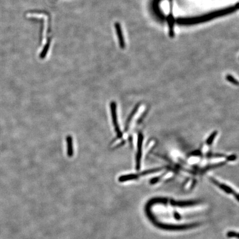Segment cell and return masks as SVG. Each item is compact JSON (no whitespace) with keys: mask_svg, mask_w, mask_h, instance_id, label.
I'll return each mask as SVG.
<instances>
[{"mask_svg":"<svg viewBox=\"0 0 239 239\" xmlns=\"http://www.w3.org/2000/svg\"><path fill=\"white\" fill-rule=\"evenodd\" d=\"M238 3L236 5H233L231 7H229L227 8L216 11L215 12H211L209 14L203 15L202 16L189 18H178L177 19V23L181 25H192L208 21H210L213 18L222 16L227 15L230 13L233 12L238 9Z\"/></svg>","mask_w":239,"mask_h":239,"instance_id":"cell-1","label":"cell"},{"mask_svg":"<svg viewBox=\"0 0 239 239\" xmlns=\"http://www.w3.org/2000/svg\"><path fill=\"white\" fill-rule=\"evenodd\" d=\"M110 108L112 114L113 122L114 125L115 130L116 132L117 138H121L122 137V133L120 130L118 121H117V106L116 103L115 102H112L110 103Z\"/></svg>","mask_w":239,"mask_h":239,"instance_id":"cell-2","label":"cell"},{"mask_svg":"<svg viewBox=\"0 0 239 239\" xmlns=\"http://www.w3.org/2000/svg\"><path fill=\"white\" fill-rule=\"evenodd\" d=\"M143 141H144V135L141 132H140L138 133V135L137 147V152L136 155V169L137 171H139L141 168Z\"/></svg>","mask_w":239,"mask_h":239,"instance_id":"cell-3","label":"cell"},{"mask_svg":"<svg viewBox=\"0 0 239 239\" xmlns=\"http://www.w3.org/2000/svg\"><path fill=\"white\" fill-rule=\"evenodd\" d=\"M170 4V13L168 17V24L169 27V36L170 38L174 37V18L173 15V0H169Z\"/></svg>","mask_w":239,"mask_h":239,"instance_id":"cell-4","label":"cell"},{"mask_svg":"<svg viewBox=\"0 0 239 239\" xmlns=\"http://www.w3.org/2000/svg\"><path fill=\"white\" fill-rule=\"evenodd\" d=\"M210 180L211 181L212 183H213L215 185H217L220 189L223 190L224 191H225L226 193H227L228 194H233V195H234L236 197V200H238V198H239L238 194L234 191L231 188L229 187V186H227V185H226L225 184L221 183L220 182H219L218 180H217L216 179H215V178H214L213 177H210Z\"/></svg>","mask_w":239,"mask_h":239,"instance_id":"cell-5","label":"cell"},{"mask_svg":"<svg viewBox=\"0 0 239 239\" xmlns=\"http://www.w3.org/2000/svg\"><path fill=\"white\" fill-rule=\"evenodd\" d=\"M115 27L116 30V33H117V36L118 40H119V47L121 49H125V39L124 38V36H123L121 24L119 22H116L115 23Z\"/></svg>","mask_w":239,"mask_h":239,"instance_id":"cell-6","label":"cell"},{"mask_svg":"<svg viewBox=\"0 0 239 239\" xmlns=\"http://www.w3.org/2000/svg\"><path fill=\"white\" fill-rule=\"evenodd\" d=\"M66 141L68 146L67 154L69 157H72L73 155V138L71 136L68 135L66 138Z\"/></svg>","mask_w":239,"mask_h":239,"instance_id":"cell-7","label":"cell"},{"mask_svg":"<svg viewBox=\"0 0 239 239\" xmlns=\"http://www.w3.org/2000/svg\"><path fill=\"white\" fill-rule=\"evenodd\" d=\"M138 108H139V104H137V105L135 107L134 109L132 110L131 113L130 114V116H128V119H127V121H126V122L125 131H127L128 130L129 126L130 125V123H131V120L132 119H133V117H134L136 113V112L137 111Z\"/></svg>","mask_w":239,"mask_h":239,"instance_id":"cell-8","label":"cell"},{"mask_svg":"<svg viewBox=\"0 0 239 239\" xmlns=\"http://www.w3.org/2000/svg\"><path fill=\"white\" fill-rule=\"evenodd\" d=\"M137 174H127V175H122L119 178V180L121 182H125L127 180L137 179Z\"/></svg>","mask_w":239,"mask_h":239,"instance_id":"cell-9","label":"cell"},{"mask_svg":"<svg viewBox=\"0 0 239 239\" xmlns=\"http://www.w3.org/2000/svg\"><path fill=\"white\" fill-rule=\"evenodd\" d=\"M50 39H49V40H48L47 43H46V44L45 45V46L44 47V48L42 50V52H41V53L39 55V57L41 59H44L46 57V55L48 53L49 48L50 47Z\"/></svg>","mask_w":239,"mask_h":239,"instance_id":"cell-10","label":"cell"},{"mask_svg":"<svg viewBox=\"0 0 239 239\" xmlns=\"http://www.w3.org/2000/svg\"><path fill=\"white\" fill-rule=\"evenodd\" d=\"M164 167H158L155 168H153V169H149L147 171H145L143 172L141 174V175H147V174H149L154 173L155 172H160L163 169Z\"/></svg>","mask_w":239,"mask_h":239,"instance_id":"cell-11","label":"cell"},{"mask_svg":"<svg viewBox=\"0 0 239 239\" xmlns=\"http://www.w3.org/2000/svg\"><path fill=\"white\" fill-rule=\"evenodd\" d=\"M217 135H218V132H213L209 136V137L207 138V141H206V143H207V144L208 145H211V144H213Z\"/></svg>","mask_w":239,"mask_h":239,"instance_id":"cell-12","label":"cell"},{"mask_svg":"<svg viewBox=\"0 0 239 239\" xmlns=\"http://www.w3.org/2000/svg\"><path fill=\"white\" fill-rule=\"evenodd\" d=\"M226 79L229 82L232 83V84L235 85H238V80L235 79V78L233 77L231 75L228 74L227 76L226 77Z\"/></svg>","mask_w":239,"mask_h":239,"instance_id":"cell-13","label":"cell"},{"mask_svg":"<svg viewBox=\"0 0 239 239\" xmlns=\"http://www.w3.org/2000/svg\"><path fill=\"white\" fill-rule=\"evenodd\" d=\"M227 236L229 238H235L236 239H238V234L236 233V232L234 231H229L227 233Z\"/></svg>","mask_w":239,"mask_h":239,"instance_id":"cell-14","label":"cell"},{"mask_svg":"<svg viewBox=\"0 0 239 239\" xmlns=\"http://www.w3.org/2000/svg\"><path fill=\"white\" fill-rule=\"evenodd\" d=\"M235 159H236V156L235 155H230L227 158V160L229 161H233V160H235Z\"/></svg>","mask_w":239,"mask_h":239,"instance_id":"cell-15","label":"cell"}]
</instances>
